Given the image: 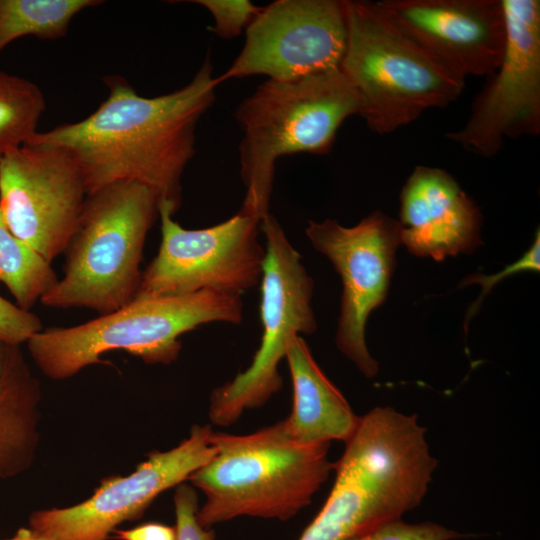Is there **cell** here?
Segmentation results:
<instances>
[{"label": "cell", "instance_id": "obj_1", "mask_svg": "<svg viewBox=\"0 0 540 540\" xmlns=\"http://www.w3.org/2000/svg\"><path fill=\"white\" fill-rule=\"evenodd\" d=\"M107 97L86 118L38 132L29 142L68 151L87 195L116 182L146 186L158 209L173 215L182 204V176L195 152V130L219 85L209 57L175 91L144 97L119 75L103 78Z\"/></svg>", "mask_w": 540, "mask_h": 540}, {"label": "cell", "instance_id": "obj_2", "mask_svg": "<svg viewBox=\"0 0 540 540\" xmlns=\"http://www.w3.org/2000/svg\"><path fill=\"white\" fill-rule=\"evenodd\" d=\"M215 456L188 480L205 496V528L240 516L286 521L309 505L328 479L330 443L303 444L284 421L246 435L213 432Z\"/></svg>", "mask_w": 540, "mask_h": 540}, {"label": "cell", "instance_id": "obj_3", "mask_svg": "<svg viewBox=\"0 0 540 540\" xmlns=\"http://www.w3.org/2000/svg\"><path fill=\"white\" fill-rule=\"evenodd\" d=\"M359 110V97L339 68L259 85L234 112L243 131L240 211L261 221L270 213L277 160L296 153L328 154L339 127Z\"/></svg>", "mask_w": 540, "mask_h": 540}, {"label": "cell", "instance_id": "obj_4", "mask_svg": "<svg viewBox=\"0 0 540 540\" xmlns=\"http://www.w3.org/2000/svg\"><path fill=\"white\" fill-rule=\"evenodd\" d=\"M243 318L241 296L215 290L133 299L105 315L70 327H49L26 343L47 377L70 378L83 368L103 363L100 356L122 350L147 364L168 365L181 351L179 337L197 327Z\"/></svg>", "mask_w": 540, "mask_h": 540}, {"label": "cell", "instance_id": "obj_5", "mask_svg": "<svg viewBox=\"0 0 540 540\" xmlns=\"http://www.w3.org/2000/svg\"><path fill=\"white\" fill-rule=\"evenodd\" d=\"M157 214L155 195L137 182H116L88 194L64 251L63 276L40 302L99 315L131 302L141 281L144 243Z\"/></svg>", "mask_w": 540, "mask_h": 540}, {"label": "cell", "instance_id": "obj_6", "mask_svg": "<svg viewBox=\"0 0 540 540\" xmlns=\"http://www.w3.org/2000/svg\"><path fill=\"white\" fill-rule=\"evenodd\" d=\"M347 39L340 71L355 89L359 116L388 134L461 95L456 76L389 21L370 1L345 0Z\"/></svg>", "mask_w": 540, "mask_h": 540}, {"label": "cell", "instance_id": "obj_7", "mask_svg": "<svg viewBox=\"0 0 540 540\" xmlns=\"http://www.w3.org/2000/svg\"><path fill=\"white\" fill-rule=\"evenodd\" d=\"M265 259L260 280L262 337L248 368L214 389L209 417L218 426L235 423L245 410L262 407L282 387L278 371L291 340L317 329L311 306L314 282L301 255L270 213L260 221Z\"/></svg>", "mask_w": 540, "mask_h": 540}, {"label": "cell", "instance_id": "obj_8", "mask_svg": "<svg viewBox=\"0 0 540 540\" xmlns=\"http://www.w3.org/2000/svg\"><path fill=\"white\" fill-rule=\"evenodd\" d=\"M161 244L142 271L134 299L215 290L239 295L260 283L265 248L260 220L238 211L211 227L186 229L159 208Z\"/></svg>", "mask_w": 540, "mask_h": 540}, {"label": "cell", "instance_id": "obj_9", "mask_svg": "<svg viewBox=\"0 0 540 540\" xmlns=\"http://www.w3.org/2000/svg\"><path fill=\"white\" fill-rule=\"evenodd\" d=\"M506 43L499 67L475 97L462 128L446 138L481 157L505 139L540 133V1L501 0Z\"/></svg>", "mask_w": 540, "mask_h": 540}, {"label": "cell", "instance_id": "obj_10", "mask_svg": "<svg viewBox=\"0 0 540 540\" xmlns=\"http://www.w3.org/2000/svg\"><path fill=\"white\" fill-rule=\"evenodd\" d=\"M87 197L65 149L28 142L0 158V209L12 233L47 263L63 254Z\"/></svg>", "mask_w": 540, "mask_h": 540}, {"label": "cell", "instance_id": "obj_11", "mask_svg": "<svg viewBox=\"0 0 540 540\" xmlns=\"http://www.w3.org/2000/svg\"><path fill=\"white\" fill-rule=\"evenodd\" d=\"M400 232L399 221L380 211L352 227L325 219L310 220L305 228L312 246L330 260L342 280L336 345L368 378L377 375L378 363L366 346V322L387 296Z\"/></svg>", "mask_w": 540, "mask_h": 540}, {"label": "cell", "instance_id": "obj_12", "mask_svg": "<svg viewBox=\"0 0 540 540\" xmlns=\"http://www.w3.org/2000/svg\"><path fill=\"white\" fill-rule=\"evenodd\" d=\"M346 39L345 0H276L248 25L240 53L217 80L290 81L338 69Z\"/></svg>", "mask_w": 540, "mask_h": 540}, {"label": "cell", "instance_id": "obj_13", "mask_svg": "<svg viewBox=\"0 0 540 540\" xmlns=\"http://www.w3.org/2000/svg\"><path fill=\"white\" fill-rule=\"evenodd\" d=\"M209 425H194L168 451H154L128 476L101 481L87 500L67 508L34 511L29 527L47 540H107L125 521L140 518L154 499L176 487L216 454Z\"/></svg>", "mask_w": 540, "mask_h": 540}, {"label": "cell", "instance_id": "obj_14", "mask_svg": "<svg viewBox=\"0 0 540 540\" xmlns=\"http://www.w3.org/2000/svg\"><path fill=\"white\" fill-rule=\"evenodd\" d=\"M378 10L447 70L491 76L506 43L501 0H381Z\"/></svg>", "mask_w": 540, "mask_h": 540}, {"label": "cell", "instance_id": "obj_15", "mask_svg": "<svg viewBox=\"0 0 540 540\" xmlns=\"http://www.w3.org/2000/svg\"><path fill=\"white\" fill-rule=\"evenodd\" d=\"M401 244L419 257L443 261L481 244V213L445 170L419 165L400 194Z\"/></svg>", "mask_w": 540, "mask_h": 540}, {"label": "cell", "instance_id": "obj_16", "mask_svg": "<svg viewBox=\"0 0 540 540\" xmlns=\"http://www.w3.org/2000/svg\"><path fill=\"white\" fill-rule=\"evenodd\" d=\"M285 358L293 393L292 411L283 420L289 433L303 444L346 442L359 416L318 366L302 336L291 340Z\"/></svg>", "mask_w": 540, "mask_h": 540}, {"label": "cell", "instance_id": "obj_17", "mask_svg": "<svg viewBox=\"0 0 540 540\" xmlns=\"http://www.w3.org/2000/svg\"><path fill=\"white\" fill-rule=\"evenodd\" d=\"M38 379L20 345L0 340V480L26 471L39 442Z\"/></svg>", "mask_w": 540, "mask_h": 540}, {"label": "cell", "instance_id": "obj_18", "mask_svg": "<svg viewBox=\"0 0 540 540\" xmlns=\"http://www.w3.org/2000/svg\"><path fill=\"white\" fill-rule=\"evenodd\" d=\"M334 470L327 500L298 540H346L398 519L396 503L372 474L348 464Z\"/></svg>", "mask_w": 540, "mask_h": 540}, {"label": "cell", "instance_id": "obj_19", "mask_svg": "<svg viewBox=\"0 0 540 540\" xmlns=\"http://www.w3.org/2000/svg\"><path fill=\"white\" fill-rule=\"evenodd\" d=\"M101 3L98 0H0V53L26 36L60 39L67 34L76 15Z\"/></svg>", "mask_w": 540, "mask_h": 540}, {"label": "cell", "instance_id": "obj_20", "mask_svg": "<svg viewBox=\"0 0 540 540\" xmlns=\"http://www.w3.org/2000/svg\"><path fill=\"white\" fill-rule=\"evenodd\" d=\"M57 281L51 264L12 233L0 209V282L15 304L30 311Z\"/></svg>", "mask_w": 540, "mask_h": 540}, {"label": "cell", "instance_id": "obj_21", "mask_svg": "<svg viewBox=\"0 0 540 540\" xmlns=\"http://www.w3.org/2000/svg\"><path fill=\"white\" fill-rule=\"evenodd\" d=\"M45 108L44 94L35 83L0 70V158L38 133Z\"/></svg>", "mask_w": 540, "mask_h": 540}, {"label": "cell", "instance_id": "obj_22", "mask_svg": "<svg viewBox=\"0 0 540 540\" xmlns=\"http://www.w3.org/2000/svg\"><path fill=\"white\" fill-rule=\"evenodd\" d=\"M192 2L210 12L214 20L210 30L216 36L225 39L239 36L262 8L249 0H194Z\"/></svg>", "mask_w": 540, "mask_h": 540}, {"label": "cell", "instance_id": "obj_23", "mask_svg": "<svg viewBox=\"0 0 540 540\" xmlns=\"http://www.w3.org/2000/svg\"><path fill=\"white\" fill-rule=\"evenodd\" d=\"M462 536L433 522L408 524L397 519L346 540H452Z\"/></svg>", "mask_w": 540, "mask_h": 540}, {"label": "cell", "instance_id": "obj_24", "mask_svg": "<svg viewBox=\"0 0 540 540\" xmlns=\"http://www.w3.org/2000/svg\"><path fill=\"white\" fill-rule=\"evenodd\" d=\"M176 540H215V531L197 520L198 497L193 486L179 484L174 494Z\"/></svg>", "mask_w": 540, "mask_h": 540}, {"label": "cell", "instance_id": "obj_25", "mask_svg": "<svg viewBox=\"0 0 540 540\" xmlns=\"http://www.w3.org/2000/svg\"><path fill=\"white\" fill-rule=\"evenodd\" d=\"M540 270V232L537 229L535 233V238L530 246V248L516 261L506 266L503 270L499 271L493 275H483V274H474L466 277L460 283V286H468L470 284H479L482 287V292L475 303L470 307L466 326L469 318H471L474 313L479 309L480 303L484 297L489 293V291L501 280L505 279L507 276L524 272V271H533L539 272Z\"/></svg>", "mask_w": 540, "mask_h": 540}, {"label": "cell", "instance_id": "obj_26", "mask_svg": "<svg viewBox=\"0 0 540 540\" xmlns=\"http://www.w3.org/2000/svg\"><path fill=\"white\" fill-rule=\"evenodd\" d=\"M42 329V322L36 314L21 309L0 295V340L21 345Z\"/></svg>", "mask_w": 540, "mask_h": 540}, {"label": "cell", "instance_id": "obj_27", "mask_svg": "<svg viewBox=\"0 0 540 540\" xmlns=\"http://www.w3.org/2000/svg\"><path fill=\"white\" fill-rule=\"evenodd\" d=\"M119 540H176L175 526L158 522L140 524L132 529L112 532Z\"/></svg>", "mask_w": 540, "mask_h": 540}, {"label": "cell", "instance_id": "obj_28", "mask_svg": "<svg viewBox=\"0 0 540 540\" xmlns=\"http://www.w3.org/2000/svg\"><path fill=\"white\" fill-rule=\"evenodd\" d=\"M6 540H47V538L31 527H22L16 531L13 537Z\"/></svg>", "mask_w": 540, "mask_h": 540}]
</instances>
